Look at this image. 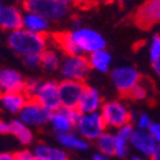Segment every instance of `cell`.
<instances>
[{"label":"cell","instance_id":"1","mask_svg":"<svg viewBox=\"0 0 160 160\" xmlns=\"http://www.w3.org/2000/svg\"><path fill=\"white\" fill-rule=\"evenodd\" d=\"M7 41L9 48L22 58L30 55H42L48 49V38L45 35H37L24 28L10 32Z\"/></svg>","mask_w":160,"mask_h":160},{"label":"cell","instance_id":"2","mask_svg":"<svg viewBox=\"0 0 160 160\" xmlns=\"http://www.w3.org/2000/svg\"><path fill=\"white\" fill-rule=\"evenodd\" d=\"M24 94L30 99L36 100L44 108L50 112L62 108L59 83L55 81H40V79H28L26 82Z\"/></svg>","mask_w":160,"mask_h":160},{"label":"cell","instance_id":"3","mask_svg":"<svg viewBox=\"0 0 160 160\" xmlns=\"http://www.w3.org/2000/svg\"><path fill=\"white\" fill-rule=\"evenodd\" d=\"M24 12H32L42 16L50 22H59L69 13V7L57 3L54 0H24Z\"/></svg>","mask_w":160,"mask_h":160},{"label":"cell","instance_id":"4","mask_svg":"<svg viewBox=\"0 0 160 160\" xmlns=\"http://www.w3.org/2000/svg\"><path fill=\"white\" fill-rule=\"evenodd\" d=\"M71 37L73 40L74 45L78 48V50L81 51V54H92L95 51L105 49L106 41L104 36L88 27H81L78 30H73L69 32Z\"/></svg>","mask_w":160,"mask_h":160},{"label":"cell","instance_id":"5","mask_svg":"<svg viewBox=\"0 0 160 160\" xmlns=\"http://www.w3.org/2000/svg\"><path fill=\"white\" fill-rule=\"evenodd\" d=\"M91 67L85 55H65L62 59L59 73L63 79L83 82L90 74Z\"/></svg>","mask_w":160,"mask_h":160},{"label":"cell","instance_id":"6","mask_svg":"<svg viewBox=\"0 0 160 160\" xmlns=\"http://www.w3.org/2000/svg\"><path fill=\"white\" fill-rule=\"evenodd\" d=\"M106 127L118 129L126 124L131 123V112L128 106L119 101V100H112L108 102H104L102 108L100 110Z\"/></svg>","mask_w":160,"mask_h":160},{"label":"cell","instance_id":"7","mask_svg":"<svg viewBox=\"0 0 160 160\" xmlns=\"http://www.w3.org/2000/svg\"><path fill=\"white\" fill-rule=\"evenodd\" d=\"M106 124L100 112L81 114L76 123L77 133H79L87 141H96L106 131Z\"/></svg>","mask_w":160,"mask_h":160},{"label":"cell","instance_id":"8","mask_svg":"<svg viewBox=\"0 0 160 160\" xmlns=\"http://www.w3.org/2000/svg\"><path fill=\"white\" fill-rule=\"evenodd\" d=\"M112 81L119 94L129 95L132 90L141 83V74L135 67L121 65L112 71Z\"/></svg>","mask_w":160,"mask_h":160},{"label":"cell","instance_id":"9","mask_svg":"<svg viewBox=\"0 0 160 160\" xmlns=\"http://www.w3.org/2000/svg\"><path fill=\"white\" fill-rule=\"evenodd\" d=\"M79 112L77 109L69 108H59L58 110L51 112L49 124L51 126L52 131L58 135H65L71 133L76 128V123L79 118Z\"/></svg>","mask_w":160,"mask_h":160},{"label":"cell","instance_id":"10","mask_svg":"<svg viewBox=\"0 0 160 160\" xmlns=\"http://www.w3.org/2000/svg\"><path fill=\"white\" fill-rule=\"evenodd\" d=\"M19 121L23 122L27 127H41L50 121L51 112L37 102L33 99H30L19 112Z\"/></svg>","mask_w":160,"mask_h":160},{"label":"cell","instance_id":"11","mask_svg":"<svg viewBox=\"0 0 160 160\" xmlns=\"http://www.w3.org/2000/svg\"><path fill=\"white\" fill-rule=\"evenodd\" d=\"M85 88L86 85L83 82L71 81V79H63L59 82V95L63 108L77 109Z\"/></svg>","mask_w":160,"mask_h":160},{"label":"cell","instance_id":"12","mask_svg":"<svg viewBox=\"0 0 160 160\" xmlns=\"http://www.w3.org/2000/svg\"><path fill=\"white\" fill-rule=\"evenodd\" d=\"M135 22L142 28H149L160 23V0L145 2L135 14Z\"/></svg>","mask_w":160,"mask_h":160},{"label":"cell","instance_id":"13","mask_svg":"<svg viewBox=\"0 0 160 160\" xmlns=\"http://www.w3.org/2000/svg\"><path fill=\"white\" fill-rule=\"evenodd\" d=\"M158 145L159 143L151 136V133L149 131H143V129L136 128L131 138V148H133V150L137 152V155L150 158V159L154 155Z\"/></svg>","mask_w":160,"mask_h":160},{"label":"cell","instance_id":"14","mask_svg":"<svg viewBox=\"0 0 160 160\" xmlns=\"http://www.w3.org/2000/svg\"><path fill=\"white\" fill-rule=\"evenodd\" d=\"M26 79L23 76L13 68L0 69V94L9 92H24Z\"/></svg>","mask_w":160,"mask_h":160},{"label":"cell","instance_id":"15","mask_svg":"<svg viewBox=\"0 0 160 160\" xmlns=\"http://www.w3.org/2000/svg\"><path fill=\"white\" fill-rule=\"evenodd\" d=\"M23 13L14 5H3L0 9V28L9 33L23 28Z\"/></svg>","mask_w":160,"mask_h":160},{"label":"cell","instance_id":"16","mask_svg":"<svg viewBox=\"0 0 160 160\" xmlns=\"http://www.w3.org/2000/svg\"><path fill=\"white\" fill-rule=\"evenodd\" d=\"M102 96L100 91L92 86H86L82 98L78 102L77 110L79 114H90V113H96L100 112L102 108Z\"/></svg>","mask_w":160,"mask_h":160},{"label":"cell","instance_id":"17","mask_svg":"<svg viewBox=\"0 0 160 160\" xmlns=\"http://www.w3.org/2000/svg\"><path fill=\"white\" fill-rule=\"evenodd\" d=\"M28 96L24 92H9V94H0V106L13 114H19L23 106L27 104Z\"/></svg>","mask_w":160,"mask_h":160},{"label":"cell","instance_id":"18","mask_svg":"<svg viewBox=\"0 0 160 160\" xmlns=\"http://www.w3.org/2000/svg\"><path fill=\"white\" fill-rule=\"evenodd\" d=\"M23 28L37 35H45L50 28V21L32 12L23 13Z\"/></svg>","mask_w":160,"mask_h":160},{"label":"cell","instance_id":"19","mask_svg":"<svg viewBox=\"0 0 160 160\" xmlns=\"http://www.w3.org/2000/svg\"><path fill=\"white\" fill-rule=\"evenodd\" d=\"M57 140L63 149H68L73 151H86L90 149V141L83 138L79 133H65V135H58Z\"/></svg>","mask_w":160,"mask_h":160},{"label":"cell","instance_id":"20","mask_svg":"<svg viewBox=\"0 0 160 160\" xmlns=\"http://www.w3.org/2000/svg\"><path fill=\"white\" fill-rule=\"evenodd\" d=\"M33 154L37 159L41 160H68L65 150L63 148L48 145V143H38L35 146Z\"/></svg>","mask_w":160,"mask_h":160},{"label":"cell","instance_id":"21","mask_svg":"<svg viewBox=\"0 0 160 160\" xmlns=\"http://www.w3.org/2000/svg\"><path fill=\"white\" fill-rule=\"evenodd\" d=\"M112 60H113V58L110 55V52L106 51L105 49L95 51L88 55V63H90L91 69L100 72V73H106L110 71Z\"/></svg>","mask_w":160,"mask_h":160},{"label":"cell","instance_id":"22","mask_svg":"<svg viewBox=\"0 0 160 160\" xmlns=\"http://www.w3.org/2000/svg\"><path fill=\"white\" fill-rule=\"evenodd\" d=\"M10 123V133L17 137V140L22 145H30L33 141V133L30 127H27L19 119H13L9 122Z\"/></svg>","mask_w":160,"mask_h":160},{"label":"cell","instance_id":"23","mask_svg":"<svg viewBox=\"0 0 160 160\" xmlns=\"http://www.w3.org/2000/svg\"><path fill=\"white\" fill-rule=\"evenodd\" d=\"M115 145H117L115 133L109 132V131H105L96 140V146H98L99 152H102L108 156L115 155Z\"/></svg>","mask_w":160,"mask_h":160},{"label":"cell","instance_id":"24","mask_svg":"<svg viewBox=\"0 0 160 160\" xmlns=\"http://www.w3.org/2000/svg\"><path fill=\"white\" fill-rule=\"evenodd\" d=\"M62 59L63 58H60L58 51L52 50V49H46L42 54V58H41V67L48 72L59 71Z\"/></svg>","mask_w":160,"mask_h":160},{"label":"cell","instance_id":"25","mask_svg":"<svg viewBox=\"0 0 160 160\" xmlns=\"http://www.w3.org/2000/svg\"><path fill=\"white\" fill-rule=\"evenodd\" d=\"M149 58L151 63L160 60V35H154L149 42Z\"/></svg>","mask_w":160,"mask_h":160},{"label":"cell","instance_id":"26","mask_svg":"<svg viewBox=\"0 0 160 160\" xmlns=\"http://www.w3.org/2000/svg\"><path fill=\"white\" fill-rule=\"evenodd\" d=\"M131 99L136 100V101H142V100H146L149 98V88L146 87L145 85L140 83L138 86H136L135 88L132 90V92L128 95Z\"/></svg>","mask_w":160,"mask_h":160},{"label":"cell","instance_id":"27","mask_svg":"<svg viewBox=\"0 0 160 160\" xmlns=\"http://www.w3.org/2000/svg\"><path fill=\"white\" fill-rule=\"evenodd\" d=\"M152 119L148 113H141L138 117H136V128L137 129H143L149 131V128L152 126Z\"/></svg>","mask_w":160,"mask_h":160},{"label":"cell","instance_id":"28","mask_svg":"<svg viewBox=\"0 0 160 160\" xmlns=\"http://www.w3.org/2000/svg\"><path fill=\"white\" fill-rule=\"evenodd\" d=\"M41 58L42 55H30V57H24L23 63L28 67V68H37L41 65Z\"/></svg>","mask_w":160,"mask_h":160},{"label":"cell","instance_id":"29","mask_svg":"<svg viewBox=\"0 0 160 160\" xmlns=\"http://www.w3.org/2000/svg\"><path fill=\"white\" fill-rule=\"evenodd\" d=\"M35 158L36 156L33 151H30V150H22L16 154V160H33Z\"/></svg>","mask_w":160,"mask_h":160},{"label":"cell","instance_id":"30","mask_svg":"<svg viewBox=\"0 0 160 160\" xmlns=\"http://www.w3.org/2000/svg\"><path fill=\"white\" fill-rule=\"evenodd\" d=\"M149 132L151 133V136L155 138V141L158 143H160V123L154 122L152 126L149 128Z\"/></svg>","mask_w":160,"mask_h":160},{"label":"cell","instance_id":"31","mask_svg":"<svg viewBox=\"0 0 160 160\" xmlns=\"http://www.w3.org/2000/svg\"><path fill=\"white\" fill-rule=\"evenodd\" d=\"M0 133L2 135H8L10 133V123L5 122L3 119H0Z\"/></svg>","mask_w":160,"mask_h":160},{"label":"cell","instance_id":"32","mask_svg":"<svg viewBox=\"0 0 160 160\" xmlns=\"http://www.w3.org/2000/svg\"><path fill=\"white\" fill-rule=\"evenodd\" d=\"M0 160H16V154L13 152H0Z\"/></svg>","mask_w":160,"mask_h":160},{"label":"cell","instance_id":"33","mask_svg":"<svg viewBox=\"0 0 160 160\" xmlns=\"http://www.w3.org/2000/svg\"><path fill=\"white\" fill-rule=\"evenodd\" d=\"M91 160H110V156H108V155H105V154L98 151V152H95L94 155H92Z\"/></svg>","mask_w":160,"mask_h":160},{"label":"cell","instance_id":"34","mask_svg":"<svg viewBox=\"0 0 160 160\" xmlns=\"http://www.w3.org/2000/svg\"><path fill=\"white\" fill-rule=\"evenodd\" d=\"M54 2H57V3H60V4H63V5H67V7H72V5H74L76 4V2L77 0H54Z\"/></svg>","mask_w":160,"mask_h":160},{"label":"cell","instance_id":"35","mask_svg":"<svg viewBox=\"0 0 160 160\" xmlns=\"http://www.w3.org/2000/svg\"><path fill=\"white\" fill-rule=\"evenodd\" d=\"M151 64H152V69H154V72L156 73V76L160 77V60H156V62H154V63H151Z\"/></svg>","mask_w":160,"mask_h":160},{"label":"cell","instance_id":"36","mask_svg":"<svg viewBox=\"0 0 160 160\" xmlns=\"http://www.w3.org/2000/svg\"><path fill=\"white\" fill-rule=\"evenodd\" d=\"M72 31L73 30H78V28H81L82 27V26H81V21H79V19H73L72 21Z\"/></svg>","mask_w":160,"mask_h":160},{"label":"cell","instance_id":"37","mask_svg":"<svg viewBox=\"0 0 160 160\" xmlns=\"http://www.w3.org/2000/svg\"><path fill=\"white\" fill-rule=\"evenodd\" d=\"M151 160H160V143L158 145V148H156L154 155L151 156Z\"/></svg>","mask_w":160,"mask_h":160},{"label":"cell","instance_id":"38","mask_svg":"<svg viewBox=\"0 0 160 160\" xmlns=\"http://www.w3.org/2000/svg\"><path fill=\"white\" fill-rule=\"evenodd\" d=\"M88 2L96 3V4H110V3L115 2V0H88Z\"/></svg>","mask_w":160,"mask_h":160},{"label":"cell","instance_id":"39","mask_svg":"<svg viewBox=\"0 0 160 160\" xmlns=\"http://www.w3.org/2000/svg\"><path fill=\"white\" fill-rule=\"evenodd\" d=\"M128 160H151V159H150V158L141 156V155H133V156H131Z\"/></svg>","mask_w":160,"mask_h":160},{"label":"cell","instance_id":"40","mask_svg":"<svg viewBox=\"0 0 160 160\" xmlns=\"http://www.w3.org/2000/svg\"><path fill=\"white\" fill-rule=\"evenodd\" d=\"M117 2H119L121 4H127V3H129L131 0H117Z\"/></svg>","mask_w":160,"mask_h":160},{"label":"cell","instance_id":"41","mask_svg":"<svg viewBox=\"0 0 160 160\" xmlns=\"http://www.w3.org/2000/svg\"><path fill=\"white\" fill-rule=\"evenodd\" d=\"M3 5H4V4H3L2 2H0V9H2V8H3Z\"/></svg>","mask_w":160,"mask_h":160},{"label":"cell","instance_id":"42","mask_svg":"<svg viewBox=\"0 0 160 160\" xmlns=\"http://www.w3.org/2000/svg\"><path fill=\"white\" fill-rule=\"evenodd\" d=\"M33 160H41V159H37V158H35V159H33Z\"/></svg>","mask_w":160,"mask_h":160}]
</instances>
